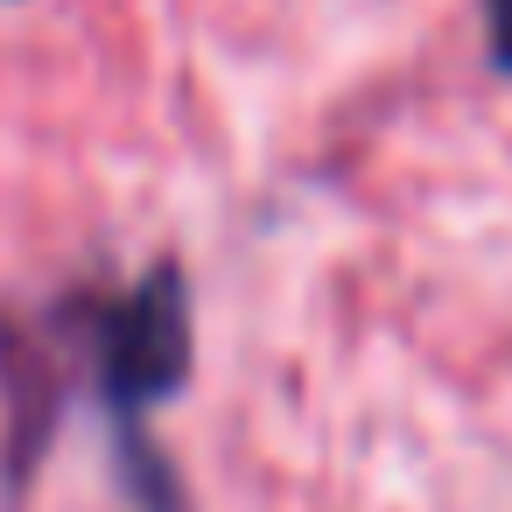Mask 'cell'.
<instances>
[{"instance_id":"7a4b0ae2","label":"cell","mask_w":512,"mask_h":512,"mask_svg":"<svg viewBox=\"0 0 512 512\" xmlns=\"http://www.w3.org/2000/svg\"><path fill=\"white\" fill-rule=\"evenodd\" d=\"M484 57L498 78H512V0H484Z\"/></svg>"},{"instance_id":"6da1fadb","label":"cell","mask_w":512,"mask_h":512,"mask_svg":"<svg viewBox=\"0 0 512 512\" xmlns=\"http://www.w3.org/2000/svg\"><path fill=\"white\" fill-rule=\"evenodd\" d=\"M197 372V295L176 253L127 281H78L36 309L0 302V484L8 505L29 498L57 428L78 400L106 421L134 512H190L155 414L183 400Z\"/></svg>"}]
</instances>
